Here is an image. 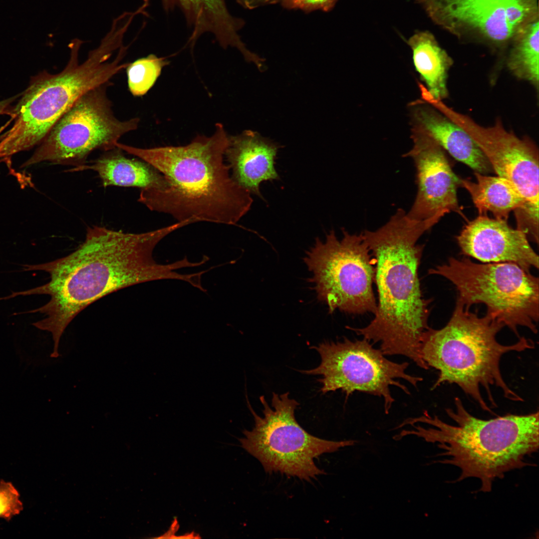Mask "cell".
<instances>
[{
  "label": "cell",
  "mask_w": 539,
  "mask_h": 539,
  "mask_svg": "<svg viewBox=\"0 0 539 539\" xmlns=\"http://www.w3.org/2000/svg\"><path fill=\"white\" fill-rule=\"evenodd\" d=\"M23 510L20 495L12 483L0 481V518L9 520Z\"/></svg>",
  "instance_id": "cell-24"
},
{
  "label": "cell",
  "mask_w": 539,
  "mask_h": 539,
  "mask_svg": "<svg viewBox=\"0 0 539 539\" xmlns=\"http://www.w3.org/2000/svg\"><path fill=\"white\" fill-rule=\"evenodd\" d=\"M228 143L223 125L217 123L212 136H197L184 146L146 149L118 142L116 147L165 177L164 187L140 190L138 200L150 210L168 214L178 222L233 225L249 211L253 199L224 162Z\"/></svg>",
  "instance_id": "cell-3"
},
{
  "label": "cell",
  "mask_w": 539,
  "mask_h": 539,
  "mask_svg": "<svg viewBox=\"0 0 539 539\" xmlns=\"http://www.w3.org/2000/svg\"><path fill=\"white\" fill-rule=\"evenodd\" d=\"M438 222L417 221L399 209L381 227L362 233L374 259L378 293L374 317L366 326L347 328L372 343L385 355H401L427 370L420 356L425 332L430 327V300L422 293L418 269L424 249L421 236Z\"/></svg>",
  "instance_id": "cell-2"
},
{
  "label": "cell",
  "mask_w": 539,
  "mask_h": 539,
  "mask_svg": "<svg viewBox=\"0 0 539 539\" xmlns=\"http://www.w3.org/2000/svg\"><path fill=\"white\" fill-rule=\"evenodd\" d=\"M6 124L5 125H4V126H3L2 127H1L0 128V142L2 140V139L3 138L4 136L5 135V132L3 133H2L1 132L2 131L3 129L5 127V126H6Z\"/></svg>",
  "instance_id": "cell-28"
},
{
  "label": "cell",
  "mask_w": 539,
  "mask_h": 539,
  "mask_svg": "<svg viewBox=\"0 0 539 539\" xmlns=\"http://www.w3.org/2000/svg\"><path fill=\"white\" fill-rule=\"evenodd\" d=\"M411 138L413 147L404 157L414 161L418 190L408 216L425 221L452 211L465 218L457 195L460 179L452 170L444 150L416 127L412 129Z\"/></svg>",
  "instance_id": "cell-14"
},
{
  "label": "cell",
  "mask_w": 539,
  "mask_h": 539,
  "mask_svg": "<svg viewBox=\"0 0 539 539\" xmlns=\"http://www.w3.org/2000/svg\"><path fill=\"white\" fill-rule=\"evenodd\" d=\"M337 0H281L280 2L284 8L288 9H301L306 12L320 9L324 11H330Z\"/></svg>",
  "instance_id": "cell-25"
},
{
  "label": "cell",
  "mask_w": 539,
  "mask_h": 539,
  "mask_svg": "<svg viewBox=\"0 0 539 539\" xmlns=\"http://www.w3.org/2000/svg\"><path fill=\"white\" fill-rule=\"evenodd\" d=\"M539 18L522 28L511 41L507 66L516 77L530 83L539 91Z\"/></svg>",
  "instance_id": "cell-22"
},
{
  "label": "cell",
  "mask_w": 539,
  "mask_h": 539,
  "mask_svg": "<svg viewBox=\"0 0 539 539\" xmlns=\"http://www.w3.org/2000/svg\"><path fill=\"white\" fill-rule=\"evenodd\" d=\"M279 146L256 132L229 136L225 156L233 179L251 194L263 199L260 184L279 178L274 167Z\"/></svg>",
  "instance_id": "cell-16"
},
{
  "label": "cell",
  "mask_w": 539,
  "mask_h": 539,
  "mask_svg": "<svg viewBox=\"0 0 539 539\" xmlns=\"http://www.w3.org/2000/svg\"><path fill=\"white\" fill-rule=\"evenodd\" d=\"M407 43L412 50L416 69L425 83L428 94L437 100L447 98L448 72L453 64L452 58L428 31L415 32Z\"/></svg>",
  "instance_id": "cell-20"
},
{
  "label": "cell",
  "mask_w": 539,
  "mask_h": 539,
  "mask_svg": "<svg viewBox=\"0 0 539 539\" xmlns=\"http://www.w3.org/2000/svg\"><path fill=\"white\" fill-rule=\"evenodd\" d=\"M453 421L447 423L425 411L421 416L405 420L400 427L410 425L415 430H403L397 437L414 435L427 442L438 443L446 457L440 463L459 468L456 482L475 478L480 480L479 491L490 492L495 479L510 471L529 465L527 458L538 451L539 411L483 419L472 414L456 397L453 408L445 410Z\"/></svg>",
  "instance_id": "cell-4"
},
{
  "label": "cell",
  "mask_w": 539,
  "mask_h": 539,
  "mask_svg": "<svg viewBox=\"0 0 539 539\" xmlns=\"http://www.w3.org/2000/svg\"><path fill=\"white\" fill-rule=\"evenodd\" d=\"M504 327L487 314L480 316L456 301L447 323L439 329L429 327L421 340L422 360L429 369L438 372L431 390L446 383L456 384L483 410L490 413L493 412L483 397V389L493 408L497 405L492 386L499 388L506 399L523 402L503 378L501 360L506 353L534 349L535 343L524 336L512 344L500 343L497 336Z\"/></svg>",
  "instance_id": "cell-5"
},
{
  "label": "cell",
  "mask_w": 539,
  "mask_h": 539,
  "mask_svg": "<svg viewBox=\"0 0 539 539\" xmlns=\"http://www.w3.org/2000/svg\"><path fill=\"white\" fill-rule=\"evenodd\" d=\"M477 181L460 179V185L471 195L479 215L490 212L495 219L507 221L510 213L523 210L526 201L517 187L500 176L475 172Z\"/></svg>",
  "instance_id": "cell-21"
},
{
  "label": "cell",
  "mask_w": 539,
  "mask_h": 539,
  "mask_svg": "<svg viewBox=\"0 0 539 539\" xmlns=\"http://www.w3.org/2000/svg\"><path fill=\"white\" fill-rule=\"evenodd\" d=\"M167 11L179 8L191 28L189 41L194 44L203 34L211 33L223 48L243 50L245 44L238 33L243 19L233 16L225 0H162Z\"/></svg>",
  "instance_id": "cell-18"
},
{
  "label": "cell",
  "mask_w": 539,
  "mask_h": 539,
  "mask_svg": "<svg viewBox=\"0 0 539 539\" xmlns=\"http://www.w3.org/2000/svg\"><path fill=\"white\" fill-rule=\"evenodd\" d=\"M435 107L471 137L498 176L508 180L518 189L526 206L516 214L517 220L528 227H538L539 158L535 143L507 130L499 118L494 125L486 127L443 101H436Z\"/></svg>",
  "instance_id": "cell-12"
},
{
  "label": "cell",
  "mask_w": 539,
  "mask_h": 539,
  "mask_svg": "<svg viewBox=\"0 0 539 539\" xmlns=\"http://www.w3.org/2000/svg\"><path fill=\"white\" fill-rule=\"evenodd\" d=\"M167 61L154 54L129 63L126 68L128 88L133 95L145 94L153 86Z\"/></svg>",
  "instance_id": "cell-23"
},
{
  "label": "cell",
  "mask_w": 539,
  "mask_h": 539,
  "mask_svg": "<svg viewBox=\"0 0 539 539\" xmlns=\"http://www.w3.org/2000/svg\"><path fill=\"white\" fill-rule=\"evenodd\" d=\"M455 286L457 301L470 309L483 303L488 315L507 326L519 338L518 327L538 332L539 280L512 263H476L469 258H450L428 270Z\"/></svg>",
  "instance_id": "cell-7"
},
{
  "label": "cell",
  "mask_w": 539,
  "mask_h": 539,
  "mask_svg": "<svg viewBox=\"0 0 539 539\" xmlns=\"http://www.w3.org/2000/svg\"><path fill=\"white\" fill-rule=\"evenodd\" d=\"M431 19L459 38L497 46L510 44L539 18L538 0H415Z\"/></svg>",
  "instance_id": "cell-13"
},
{
  "label": "cell",
  "mask_w": 539,
  "mask_h": 539,
  "mask_svg": "<svg viewBox=\"0 0 539 539\" xmlns=\"http://www.w3.org/2000/svg\"><path fill=\"white\" fill-rule=\"evenodd\" d=\"M289 394L273 392L271 406L264 395L261 396L263 416L257 414L247 399L255 425L251 430H244L245 437L239 440L242 447L260 462L266 472H279L310 481L325 474L315 465L314 459L352 446L357 441H330L308 433L296 420L295 410L299 403L290 398Z\"/></svg>",
  "instance_id": "cell-8"
},
{
  "label": "cell",
  "mask_w": 539,
  "mask_h": 539,
  "mask_svg": "<svg viewBox=\"0 0 539 539\" xmlns=\"http://www.w3.org/2000/svg\"><path fill=\"white\" fill-rule=\"evenodd\" d=\"M80 41L70 44V58L62 71L42 72L33 79L10 111L13 125L0 142V158L7 157L39 144L62 115L83 94L110 80L129 63L123 62L125 51L106 38L82 63Z\"/></svg>",
  "instance_id": "cell-6"
},
{
  "label": "cell",
  "mask_w": 539,
  "mask_h": 539,
  "mask_svg": "<svg viewBox=\"0 0 539 539\" xmlns=\"http://www.w3.org/2000/svg\"><path fill=\"white\" fill-rule=\"evenodd\" d=\"M428 104L418 103L413 107V127L428 135L456 160L466 164L475 172L487 174L493 172L489 161L471 137L458 124Z\"/></svg>",
  "instance_id": "cell-17"
},
{
  "label": "cell",
  "mask_w": 539,
  "mask_h": 539,
  "mask_svg": "<svg viewBox=\"0 0 539 539\" xmlns=\"http://www.w3.org/2000/svg\"><path fill=\"white\" fill-rule=\"evenodd\" d=\"M281 0H236L244 8L252 9L259 6L272 4L280 2Z\"/></svg>",
  "instance_id": "cell-26"
},
{
  "label": "cell",
  "mask_w": 539,
  "mask_h": 539,
  "mask_svg": "<svg viewBox=\"0 0 539 539\" xmlns=\"http://www.w3.org/2000/svg\"><path fill=\"white\" fill-rule=\"evenodd\" d=\"M17 97L18 95H16L6 99L0 101V115L5 113H8V112H10V111L8 110V108L9 107L10 104L13 102Z\"/></svg>",
  "instance_id": "cell-27"
},
{
  "label": "cell",
  "mask_w": 539,
  "mask_h": 539,
  "mask_svg": "<svg viewBox=\"0 0 539 539\" xmlns=\"http://www.w3.org/2000/svg\"><path fill=\"white\" fill-rule=\"evenodd\" d=\"M461 253L484 263H512L527 272L539 268V256L522 231L507 221L479 215L456 237Z\"/></svg>",
  "instance_id": "cell-15"
},
{
  "label": "cell",
  "mask_w": 539,
  "mask_h": 539,
  "mask_svg": "<svg viewBox=\"0 0 539 539\" xmlns=\"http://www.w3.org/2000/svg\"><path fill=\"white\" fill-rule=\"evenodd\" d=\"M173 226L139 234L94 226L88 227L84 242L70 254L36 265H22L23 271L48 272L49 281L12 297L34 294L50 296L49 301L18 314L39 312L45 318L32 323L50 332L54 342L50 356L56 358L61 337L74 318L87 306L119 289L150 280L167 278L166 266L156 264L153 250Z\"/></svg>",
  "instance_id": "cell-1"
},
{
  "label": "cell",
  "mask_w": 539,
  "mask_h": 539,
  "mask_svg": "<svg viewBox=\"0 0 539 539\" xmlns=\"http://www.w3.org/2000/svg\"><path fill=\"white\" fill-rule=\"evenodd\" d=\"M342 234L338 240L331 230L323 242L317 238L306 252L303 261L312 275L308 281L330 314L336 310L374 314V259L362 233L351 234L343 229Z\"/></svg>",
  "instance_id": "cell-9"
},
{
  "label": "cell",
  "mask_w": 539,
  "mask_h": 539,
  "mask_svg": "<svg viewBox=\"0 0 539 539\" xmlns=\"http://www.w3.org/2000/svg\"><path fill=\"white\" fill-rule=\"evenodd\" d=\"M110 82L80 97L53 125L32 156L22 165L42 162L80 167L94 150L116 147L120 138L137 129L139 119L121 120L107 95Z\"/></svg>",
  "instance_id": "cell-10"
},
{
  "label": "cell",
  "mask_w": 539,
  "mask_h": 539,
  "mask_svg": "<svg viewBox=\"0 0 539 539\" xmlns=\"http://www.w3.org/2000/svg\"><path fill=\"white\" fill-rule=\"evenodd\" d=\"M319 354L321 362L316 368L300 370L303 374L320 375L322 394L340 390L346 398L359 392L383 399L384 412L388 414L395 402L390 387L395 386L406 394L407 387L399 380H404L417 388L423 378L407 372L409 363L389 360L380 350L366 339L339 341H325L310 347Z\"/></svg>",
  "instance_id": "cell-11"
},
{
  "label": "cell",
  "mask_w": 539,
  "mask_h": 539,
  "mask_svg": "<svg viewBox=\"0 0 539 539\" xmlns=\"http://www.w3.org/2000/svg\"><path fill=\"white\" fill-rule=\"evenodd\" d=\"M116 147L105 151L89 164L73 168L69 172L91 170L96 172L102 186L135 187L141 190L161 188L167 183L165 177L143 160L126 157Z\"/></svg>",
  "instance_id": "cell-19"
}]
</instances>
